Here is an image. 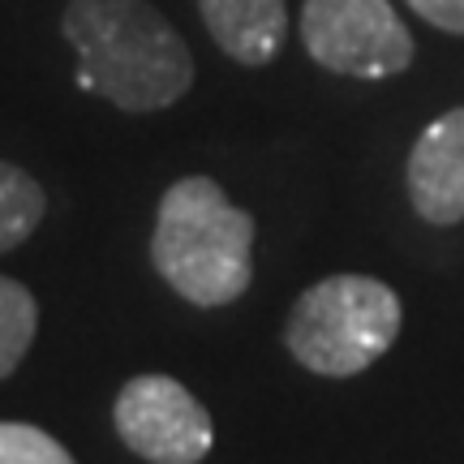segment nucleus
Masks as SVG:
<instances>
[{"label":"nucleus","mask_w":464,"mask_h":464,"mask_svg":"<svg viewBox=\"0 0 464 464\" xmlns=\"http://www.w3.org/2000/svg\"><path fill=\"white\" fill-rule=\"evenodd\" d=\"M44 211H48L44 185L34 181L26 168L0 160V254L22 246L39 228Z\"/></svg>","instance_id":"obj_8"},{"label":"nucleus","mask_w":464,"mask_h":464,"mask_svg":"<svg viewBox=\"0 0 464 464\" xmlns=\"http://www.w3.org/2000/svg\"><path fill=\"white\" fill-rule=\"evenodd\" d=\"M409 198L426 224L464 219V108H451L409 155Z\"/></svg>","instance_id":"obj_6"},{"label":"nucleus","mask_w":464,"mask_h":464,"mask_svg":"<svg viewBox=\"0 0 464 464\" xmlns=\"http://www.w3.org/2000/svg\"><path fill=\"white\" fill-rule=\"evenodd\" d=\"M409 9L421 14L439 31L464 34V0H409Z\"/></svg>","instance_id":"obj_11"},{"label":"nucleus","mask_w":464,"mask_h":464,"mask_svg":"<svg viewBox=\"0 0 464 464\" xmlns=\"http://www.w3.org/2000/svg\"><path fill=\"white\" fill-rule=\"evenodd\" d=\"M39 332V305L26 284L0 276V379H9L31 353Z\"/></svg>","instance_id":"obj_9"},{"label":"nucleus","mask_w":464,"mask_h":464,"mask_svg":"<svg viewBox=\"0 0 464 464\" xmlns=\"http://www.w3.org/2000/svg\"><path fill=\"white\" fill-rule=\"evenodd\" d=\"M0 464H73V456L39 426L0 421Z\"/></svg>","instance_id":"obj_10"},{"label":"nucleus","mask_w":464,"mask_h":464,"mask_svg":"<svg viewBox=\"0 0 464 464\" xmlns=\"http://www.w3.org/2000/svg\"><path fill=\"white\" fill-rule=\"evenodd\" d=\"M61 34L78 52V86L121 112H164L194 86V56L150 0H69Z\"/></svg>","instance_id":"obj_1"},{"label":"nucleus","mask_w":464,"mask_h":464,"mask_svg":"<svg viewBox=\"0 0 464 464\" xmlns=\"http://www.w3.org/2000/svg\"><path fill=\"white\" fill-rule=\"evenodd\" d=\"M301 44L323 69L348 78H392L413 61V34L392 0H305Z\"/></svg>","instance_id":"obj_4"},{"label":"nucleus","mask_w":464,"mask_h":464,"mask_svg":"<svg viewBox=\"0 0 464 464\" xmlns=\"http://www.w3.org/2000/svg\"><path fill=\"white\" fill-rule=\"evenodd\" d=\"M150 263L189 305H228L254 280V216L232 207L211 177H181L160 198Z\"/></svg>","instance_id":"obj_2"},{"label":"nucleus","mask_w":464,"mask_h":464,"mask_svg":"<svg viewBox=\"0 0 464 464\" xmlns=\"http://www.w3.org/2000/svg\"><path fill=\"white\" fill-rule=\"evenodd\" d=\"M198 14L211 39L246 69L271 65L288 34L284 0H198Z\"/></svg>","instance_id":"obj_7"},{"label":"nucleus","mask_w":464,"mask_h":464,"mask_svg":"<svg viewBox=\"0 0 464 464\" xmlns=\"http://www.w3.org/2000/svg\"><path fill=\"white\" fill-rule=\"evenodd\" d=\"M400 314L392 284L374 276H327L288 310L284 344L323 379H353L396 344Z\"/></svg>","instance_id":"obj_3"},{"label":"nucleus","mask_w":464,"mask_h":464,"mask_svg":"<svg viewBox=\"0 0 464 464\" xmlns=\"http://www.w3.org/2000/svg\"><path fill=\"white\" fill-rule=\"evenodd\" d=\"M112 421L121 443L150 464H198L216 443L211 413L185 382L168 374H138L125 382L112 404Z\"/></svg>","instance_id":"obj_5"}]
</instances>
